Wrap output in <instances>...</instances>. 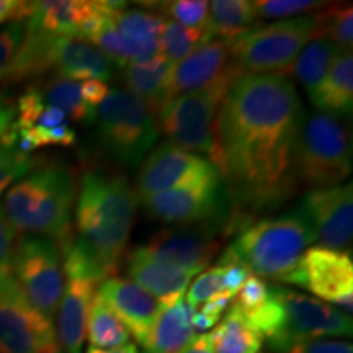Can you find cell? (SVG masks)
<instances>
[{
    "label": "cell",
    "instance_id": "obj_1",
    "mask_svg": "<svg viewBox=\"0 0 353 353\" xmlns=\"http://www.w3.org/2000/svg\"><path fill=\"white\" fill-rule=\"evenodd\" d=\"M303 118L288 77L259 74L234 81L216 114L211 165L237 200L267 208L294 192V148Z\"/></svg>",
    "mask_w": 353,
    "mask_h": 353
},
{
    "label": "cell",
    "instance_id": "obj_2",
    "mask_svg": "<svg viewBox=\"0 0 353 353\" xmlns=\"http://www.w3.org/2000/svg\"><path fill=\"white\" fill-rule=\"evenodd\" d=\"M138 193L125 176L90 170L82 175L76 228L70 237L99 283L120 267L136 218Z\"/></svg>",
    "mask_w": 353,
    "mask_h": 353
},
{
    "label": "cell",
    "instance_id": "obj_3",
    "mask_svg": "<svg viewBox=\"0 0 353 353\" xmlns=\"http://www.w3.org/2000/svg\"><path fill=\"white\" fill-rule=\"evenodd\" d=\"M312 242L314 231L296 208L244 229L223 255L244 265L250 275L296 285L299 263Z\"/></svg>",
    "mask_w": 353,
    "mask_h": 353
},
{
    "label": "cell",
    "instance_id": "obj_4",
    "mask_svg": "<svg viewBox=\"0 0 353 353\" xmlns=\"http://www.w3.org/2000/svg\"><path fill=\"white\" fill-rule=\"evenodd\" d=\"M76 179L68 167L48 165L17 180L2 208L15 231L50 237L57 245L70 236Z\"/></svg>",
    "mask_w": 353,
    "mask_h": 353
},
{
    "label": "cell",
    "instance_id": "obj_5",
    "mask_svg": "<svg viewBox=\"0 0 353 353\" xmlns=\"http://www.w3.org/2000/svg\"><path fill=\"white\" fill-rule=\"evenodd\" d=\"M112 64L95 44L25 28L23 41L13 57L6 83L28 81L50 70L68 81L107 82L113 76Z\"/></svg>",
    "mask_w": 353,
    "mask_h": 353
},
{
    "label": "cell",
    "instance_id": "obj_6",
    "mask_svg": "<svg viewBox=\"0 0 353 353\" xmlns=\"http://www.w3.org/2000/svg\"><path fill=\"white\" fill-rule=\"evenodd\" d=\"M352 174V136L334 114L304 113L294 148V175L309 188L342 185Z\"/></svg>",
    "mask_w": 353,
    "mask_h": 353
},
{
    "label": "cell",
    "instance_id": "obj_7",
    "mask_svg": "<svg viewBox=\"0 0 353 353\" xmlns=\"http://www.w3.org/2000/svg\"><path fill=\"white\" fill-rule=\"evenodd\" d=\"M314 39V17L278 20L257 25L229 44L231 59L242 76H285L307 43Z\"/></svg>",
    "mask_w": 353,
    "mask_h": 353
},
{
    "label": "cell",
    "instance_id": "obj_8",
    "mask_svg": "<svg viewBox=\"0 0 353 353\" xmlns=\"http://www.w3.org/2000/svg\"><path fill=\"white\" fill-rule=\"evenodd\" d=\"M100 143L123 165L134 169L159 138L156 113L123 88H110L97 108Z\"/></svg>",
    "mask_w": 353,
    "mask_h": 353
},
{
    "label": "cell",
    "instance_id": "obj_9",
    "mask_svg": "<svg viewBox=\"0 0 353 353\" xmlns=\"http://www.w3.org/2000/svg\"><path fill=\"white\" fill-rule=\"evenodd\" d=\"M232 83H219L167 100L157 112V125L169 143L187 152L205 154L206 161L211 162L216 114Z\"/></svg>",
    "mask_w": 353,
    "mask_h": 353
},
{
    "label": "cell",
    "instance_id": "obj_10",
    "mask_svg": "<svg viewBox=\"0 0 353 353\" xmlns=\"http://www.w3.org/2000/svg\"><path fill=\"white\" fill-rule=\"evenodd\" d=\"M272 288L283 309L280 329L267 339L273 353H285L296 343L352 335V317L337 307L280 285Z\"/></svg>",
    "mask_w": 353,
    "mask_h": 353
},
{
    "label": "cell",
    "instance_id": "obj_11",
    "mask_svg": "<svg viewBox=\"0 0 353 353\" xmlns=\"http://www.w3.org/2000/svg\"><path fill=\"white\" fill-rule=\"evenodd\" d=\"M12 276L41 314L52 321L64 290L59 245L43 236H23L17 241L12 257Z\"/></svg>",
    "mask_w": 353,
    "mask_h": 353
},
{
    "label": "cell",
    "instance_id": "obj_12",
    "mask_svg": "<svg viewBox=\"0 0 353 353\" xmlns=\"http://www.w3.org/2000/svg\"><path fill=\"white\" fill-rule=\"evenodd\" d=\"M0 353H63L54 322L26 299L12 275L0 276Z\"/></svg>",
    "mask_w": 353,
    "mask_h": 353
},
{
    "label": "cell",
    "instance_id": "obj_13",
    "mask_svg": "<svg viewBox=\"0 0 353 353\" xmlns=\"http://www.w3.org/2000/svg\"><path fill=\"white\" fill-rule=\"evenodd\" d=\"M145 213L162 223L200 224L206 221L224 218L228 198L221 187V179L211 182L188 185V187L167 190L141 198Z\"/></svg>",
    "mask_w": 353,
    "mask_h": 353
},
{
    "label": "cell",
    "instance_id": "obj_14",
    "mask_svg": "<svg viewBox=\"0 0 353 353\" xmlns=\"http://www.w3.org/2000/svg\"><path fill=\"white\" fill-rule=\"evenodd\" d=\"M321 247L350 254L353 236L352 183L327 188H312L299 203Z\"/></svg>",
    "mask_w": 353,
    "mask_h": 353
},
{
    "label": "cell",
    "instance_id": "obj_15",
    "mask_svg": "<svg viewBox=\"0 0 353 353\" xmlns=\"http://www.w3.org/2000/svg\"><path fill=\"white\" fill-rule=\"evenodd\" d=\"M210 161L187 152L170 143L161 144L145 157L138 174V196L144 198L167 190L218 180Z\"/></svg>",
    "mask_w": 353,
    "mask_h": 353
},
{
    "label": "cell",
    "instance_id": "obj_16",
    "mask_svg": "<svg viewBox=\"0 0 353 353\" xmlns=\"http://www.w3.org/2000/svg\"><path fill=\"white\" fill-rule=\"evenodd\" d=\"M296 285L343 314L353 309V260L350 254L309 247L299 263Z\"/></svg>",
    "mask_w": 353,
    "mask_h": 353
},
{
    "label": "cell",
    "instance_id": "obj_17",
    "mask_svg": "<svg viewBox=\"0 0 353 353\" xmlns=\"http://www.w3.org/2000/svg\"><path fill=\"white\" fill-rule=\"evenodd\" d=\"M241 76L231 59L229 44L223 39H213L174 64L167 85V100L219 83H232Z\"/></svg>",
    "mask_w": 353,
    "mask_h": 353
},
{
    "label": "cell",
    "instance_id": "obj_18",
    "mask_svg": "<svg viewBox=\"0 0 353 353\" xmlns=\"http://www.w3.org/2000/svg\"><path fill=\"white\" fill-rule=\"evenodd\" d=\"M141 247L159 262L196 275L214 259L219 242L214 239L208 226L198 229L182 226L179 229H161Z\"/></svg>",
    "mask_w": 353,
    "mask_h": 353
},
{
    "label": "cell",
    "instance_id": "obj_19",
    "mask_svg": "<svg viewBox=\"0 0 353 353\" xmlns=\"http://www.w3.org/2000/svg\"><path fill=\"white\" fill-rule=\"evenodd\" d=\"M97 294L107 303L130 335L143 345L151 332L157 316L164 309V304L145 293L143 288L131 280L110 276L103 280L97 290Z\"/></svg>",
    "mask_w": 353,
    "mask_h": 353
},
{
    "label": "cell",
    "instance_id": "obj_20",
    "mask_svg": "<svg viewBox=\"0 0 353 353\" xmlns=\"http://www.w3.org/2000/svg\"><path fill=\"white\" fill-rule=\"evenodd\" d=\"M126 267L132 283L161 301L164 307L182 299L190 280L195 276V273L152 259L141 245L128 254Z\"/></svg>",
    "mask_w": 353,
    "mask_h": 353
},
{
    "label": "cell",
    "instance_id": "obj_21",
    "mask_svg": "<svg viewBox=\"0 0 353 353\" xmlns=\"http://www.w3.org/2000/svg\"><path fill=\"white\" fill-rule=\"evenodd\" d=\"M99 283L65 276L63 296L57 306V339L65 353H83L87 319Z\"/></svg>",
    "mask_w": 353,
    "mask_h": 353
},
{
    "label": "cell",
    "instance_id": "obj_22",
    "mask_svg": "<svg viewBox=\"0 0 353 353\" xmlns=\"http://www.w3.org/2000/svg\"><path fill=\"white\" fill-rule=\"evenodd\" d=\"M90 12V2L83 0H44L25 2V28L54 37H81L83 20Z\"/></svg>",
    "mask_w": 353,
    "mask_h": 353
},
{
    "label": "cell",
    "instance_id": "obj_23",
    "mask_svg": "<svg viewBox=\"0 0 353 353\" xmlns=\"http://www.w3.org/2000/svg\"><path fill=\"white\" fill-rule=\"evenodd\" d=\"M195 312L196 309L187 304L183 298L165 306L157 316L143 347L149 353H182L196 337L193 329Z\"/></svg>",
    "mask_w": 353,
    "mask_h": 353
},
{
    "label": "cell",
    "instance_id": "obj_24",
    "mask_svg": "<svg viewBox=\"0 0 353 353\" xmlns=\"http://www.w3.org/2000/svg\"><path fill=\"white\" fill-rule=\"evenodd\" d=\"M172 68L174 64L162 54L141 63L128 64L123 72L126 83L125 90L143 100L157 114L159 108L167 101V85Z\"/></svg>",
    "mask_w": 353,
    "mask_h": 353
},
{
    "label": "cell",
    "instance_id": "obj_25",
    "mask_svg": "<svg viewBox=\"0 0 353 353\" xmlns=\"http://www.w3.org/2000/svg\"><path fill=\"white\" fill-rule=\"evenodd\" d=\"M317 112L334 114L347 120L353 110V57L352 52H342L330 69L324 82L309 95Z\"/></svg>",
    "mask_w": 353,
    "mask_h": 353
},
{
    "label": "cell",
    "instance_id": "obj_26",
    "mask_svg": "<svg viewBox=\"0 0 353 353\" xmlns=\"http://www.w3.org/2000/svg\"><path fill=\"white\" fill-rule=\"evenodd\" d=\"M342 52L345 51L339 50L332 43L322 41V39H312L299 52L290 70H293V76L299 85H303L304 90L311 95L324 82V79L327 77L330 69H332L335 61L339 59Z\"/></svg>",
    "mask_w": 353,
    "mask_h": 353
},
{
    "label": "cell",
    "instance_id": "obj_27",
    "mask_svg": "<svg viewBox=\"0 0 353 353\" xmlns=\"http://www.w3.org/2000/svg\"><path fill=\"white\" fill-rule=\"evenodd\" d=\"M259 25L252 0H216L210 2L208 28L214 37L231 43L234 38Z\"/></svg>",
    "mask_w": 353,
    "mask_h": 353
},
{
    "label": "cell",
    "instance_id": "obj_28",
    "mask_svg": "<svg viewBox=\"0 0 353 353\" xmlns=\"http://www.w3.org/2000/svg\"><path fill=\"white\" fill-rule=\"evenodd\" d=\"M211 337L214 353H259L263 343V335L232 307L216 325Z\"/></svg>",
    "mask_w": 353,
    "mask_h": 353
},
{
    "label": "cell",
    "instance_id": "obj_29",
    "mask_svg": "<svg viewBox=\"0 0 353 353\" xmlns=\"http://www.w3.org/2000/svg\"><path fill=\"white\" fill-rule=\"evenodd\" d=\"M90 43L107 54L112 63H117L121 68L131 63L148 61L159 54V41H134L126 38L114 28L112 20Z\"/></svg>",
    "mask_w": 353,
    "mask_h": 353
},
{
    "label": "cell",
    "instance_id": "obj_30",
    "mask_svg": "<svg viewBox=\"0 0 353 353\" xmlns=\"http://www.w3.org/2000/svg\"><path fill=\"white\" fill-rule=\"evenodd\" d=\"M87 337L92 347L101 350H113L131 342L128 329L99 294H95L88 311Z\"/></svg>",
    "mask_w": 353,
    "mask_h": 353
},
{
    "label": "cell",
    "instance_id": "obj_31",
    "mask_svg": "<svg viewBox=\"0 0 353 353\" xmlns=\"http://www.w3.org/2000/svg\"><path fill=\"white\" fill-rule=\"evenodd\" d=\"M39 94L48 105L61 110L68 117V120L82 123V125L95 123L97 108H92L83 100L81 82L56 77L48 82L46 87L39 88Z\"/></svg>",
    "mask_w": 353,
    "mask_h": 353
},
{
    "label": "cell",
    "instance_id": "obj_32",
    "mask_svg": "<svg viewBox=\"0 0 353 353\" xmlns=\"http://www.w3.org/2000/svg\"><path fill=\"white\" fill-rule=\"evenodd\" d=\"M213 39L214 34L210 28H187L167 20L159 37V54L167 57L172 64H176Z\"/></svg>",
    "mask_w": 353,
    "mask_h": 353
},
{
    "label": "cell",
    "instance_id": "obj_33",
    "mask_svg": "<svg viewBox=\"0 0 353 353\" xmlns=\"http://www.w3.org/2000/svg\"><path fill=\"white\" fill-rule=\"evenodd\" d=\"M314 39L335 44L339 50L352 52L353 44V8L350 3L332 6L314 15Z\"/></svg>",
    "mask_w": 353,
    "mask_h": 353
},
{
    "label": "cell",
    "instance_id": "obj_34",
    "mask_svg": "<svg viewBox=\"0 0 353 353\" xmlns=\"http://www.w3.org/2000/svg\"><path fill=\"white\" fill-rule=\"evenodd\" d=\"M112 21L126 38L134 41H159L167 20L157 13L123 7L113 13Z\"/></svg>",
    "mask_w": 353,
    "mask_h": 353
},
{
    "label": "cell",
    "instance_id": "obj_35",
    "mask_svg": "<svg viewBox=\"0 0 353 353\" xmlns=\"http://www.w3.org/2000/svg\"><path fill=\"white\" fill-rule=\"evenodd\" d=\"M325 2L317 0H255L254 7L259 20H290L311 10H321Z\"/></svg>",
    "mask_w": 353,
    "mask_h": 353
},
{
    "label": "cell",
    "instance_id": "obj_36",
    "mask_svg": "<svg viewBox=\"0 0 353 353\" xmlns=\"http://www.w3.org/2000/svg\"><path fill=\"white\" fill-rule=\"evenodd\" d=\"M175 23L187 28H208L210 2L205 0H175V2L159 3Z\"/></svg>",
    "mask_w": 353,
    "mask_h": 353
},
{
    "label": "cell",
    "instance_id": "obj_37",
    "mask_svg": "<svg viewBox=\"0 0 353 353\" xmlns=\"http://www.w3.org/2000/svg\"><path fill=\"white\" fill-rule=\"evenodd\" d=\"M34 159L21 154L17 148L0 143V196L17 180L34 169Z\"/></svg>",
    "mask_w": 353,
    "mask_h": 353
},
{
    "label": "cell",
    "instance_id": "obj_38",
    "mask_svg": "<svg viewBox=\"0 0 353 353\" xmlns=\"http://www.w3.org/2000/svg\"><path fill=\"white\" fill-rule=\"evenodd\" d=\"M223 276H224V267L223 265H216V267L208 268L203 272L200 276L193 281L190 286L187 294H185V301L192 307L203 306L208 303L210 299L218 296L223 293Z\"/></svg>",
    "mask_w": 353,
    "mask_h": 353
},
{
    "label": "cell",
    "instance_id": "obj_39",
    "mask_svg": "<svg viewBox=\"0 0 353 353\" xmlns=\"http://www.w3.org/2000/svg\"><path fill=\"white\" fill-rule=\"evenodd\" d=\"M13 126H15V123H13ZM17 131H19L21 138H25L33 145L34 151L38 148H43V145H72L77 141L76 132H74V130L69 125H61L56 128L33 126L26 128V130L17 128Z\"/></svg>",
    "mask_w": 353,
    "mask_h": 353
},
{
    "label": "cell",
    "instance_id": "obj_40",
    "mask_svg": "<svg viewBox=\"0 0 353 353\" xmlns=\"http://www.w3.org/2000/svg\"><path fill=\"white\" fill-rule=\"evenodd\" d=\"M25 37L23 21L13 20L0 26V83H6L8 69Z\"/></svg>",
    "mask_w": 353,
    "mask_h": 353
},
{
    "label": "cell",
    "instance_id": "obj_41",
    "mask_svg": "<svg viewBox=\"0 0 353 353\" xmlns=\"http://www.w3.org/2000/svg\"><path fill=\"white\" fill-rule=\"evenodd\" d=\"M17 244V231L0 205V276L12 275V257Z\"/></svg>",
    "mask_w": 353,
    "mask_h": 353
},
{
    "label": "cell",
    "instance_id": "obj_42",
    "mask_svg": "<svg viewBox=\"0 0 353 353\" xmlns=\"http://www.w3.org/2000/svg\"><path fill=\"white\" fill-rule=\"evenodd\" d=\"M285 353H353V347L350 342L321 339V341L296 343Z\"/></svg>",
    "mask_w": 353,
    "mask_h": 353
},
{
    "label": "cell",
    "instance_id": "obj_43",
    "mask_svg": "<svg viewBox=\"0 0 353 353\" xmlns=\"http://www.w3.org/2000/svg\"><path fill=\"white\" fill-rule=\"evenodd\" d=\"M81 90L83 100H85L92 108H99V105L105 100V97L108 95L110 88L105 82L83 81L81 82Z\"/></svg>",
    "mask_w": 353,
    "mask_h": 353
},
{
    "label": "cell",
    "instance_id": "obj_44",
    "mask_svg": "<svg viewBox=\"0 0 353 353\" xmlns=\"http://www.w3.org/2000/svg\"><path fill=\"white\" fill-rule=\"evenodd\" d=\"M23 10L25 2H19V0H0V26H3L13 20L23 21Z\"/></svg>",
    "mask_w": 353,
    "mask_h": 353
},
{
    "label": "cell",
    "instance_id": "obj_45",
    "mask_svg": "<svg viewBox=\"0 0 353 353\" xmlns=\"http://www.w3.org/2000/svg\"><path fill=\"white\" fill-rule=\"evenodd\" d=\"M182 353H214L211 332L196 335V337L192 341V343H190Z\"/></svg>",
    "mask_w": 353,
    "mask_h": 353
},
{
    "label": "cell",
    "instance_id": "obj_46",
    "mask_svg": "<svg viewBox=\"0 0 353 353\" xmlns=\"http://www.w3.org/2000/svg\"><path fill=\"white\" fill-rule=\"evenodd\" d=\"M13 121H15V110L0 101V139L3 138Z\"/></svg>",
    "mask_w": 353,
    "mask_h": 353
},
{
    "label": "cell",
    "instance_id": "obj_47",
    "mask_svg": "<svg viewBox=\"0 0 353 353\" xmlns=\"http://www.w3.org/2000/svg\"><path fill=\"white\" fill-rule=\"evenodd\" d=\"M85 353H139L138 352V345L136 343H126L125 347H120V348H113V350H101V348H95V347H88Z\"/></svg>",
    "mask_w": 353,
    "mask_h": 353
},
{
    "label": "cell",
    "instance_id": "obj_48",
    "mask_svg": "<svg viewBox=\"0 0 353 353\" xmlns=\"http://www.w3.org/2000/svg\"><path fill=\"white\" fill-rule=\"evenodd\" d=\"M145 353H149V352H145Z\"/></svg>",
    "mask_w": 353,
    "mask_h": 353
}]
</instances>
